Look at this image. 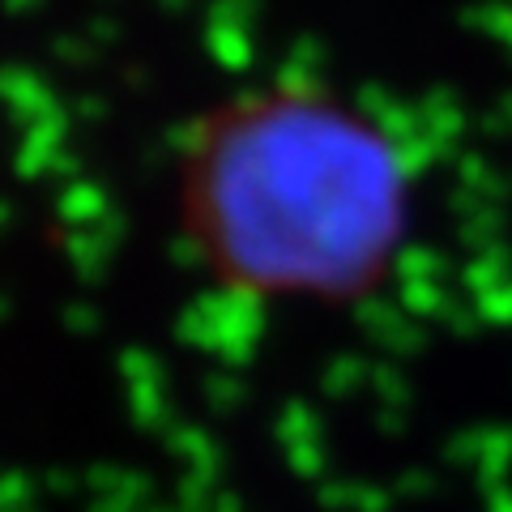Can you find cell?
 Masks as SVG:
<instances>
[{"label": "cell", "mask_w": 512, "mask_h": 512, "mask_svg": "<svg viewBox=\"0 0 512 512\" xmlns=\"http://www.w3.org/2000/svg\"><path fill=\"white\" fill-rule=\"evenodd\" d=\"M184 227L248 295L355 299L406 235L410 175L384 128L312 86L222 103L184 150Z\"/></svg>", "instance_id": "cell-1"}]
</instances>
